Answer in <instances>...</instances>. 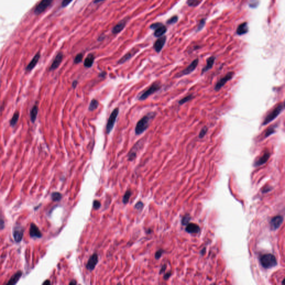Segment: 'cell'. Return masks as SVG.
<instances>
[{"instance_id": "1", "label": "cell", "mask_w": 285, "mask_h": 285, "mask_svg": "<svg viewBox=\"0 0 285 285\" xmlns=\"http://www.w3.org/2000/svg\"><path fill=\"white\" fill-rule=\"evenodd\" d=\"M154 117V114H148V115L143 116L137 123L135 127V134L136 135H140L146 130L149 125L150 120Z\"/></svg>"}, {"instance_id": "2", "label": "cell", "mask_w": 285, "mask_h": 285, "mask_svg": "<svg viewBox=\"0 0 285 285\" xmlns=\"http://www.w3.org/2000/svg\"><path fill=\"white\" fill-rule=\"evenodd\" d=\"M284 109H285V103L284 102H282L275 108L268 115H267L262 123V125L265 126L267 125L268 124H269L271 121H274L276 118H277L280 114H281V113L284 110Z\"/></svg>"}, {"instance_id": "3", "label": "cell", "mask_w": 285, "mask_h": 285, "mask_svg": "<svg viewBox=\"0 0 285 285\" xmlns=\"http://www.w3.org/2000/svg\"><path fill=\"white\" fill-rule=\"evenodd\" d=\"M260 261L262 266L265 268H271L277 265L275 256L272 254H266L262 256Z\"/></svg>"}, {"instance_id": "4", "label": "cell", "mask_w": 285, "mask_h": 285, "mask_svg": "<svg viewBox=\"0 0 285 285\" xmlns=\"http://www.w3.org/2000/svg\"><path fill=\"white\" fill-rule=\"evenodd\" d=\"M161 88H162V86L160 85V83L155 82L154 83H153V84L150 85V86L146 90H145L144 92H143L139 96L138 99H139V100H141V101L145 100L149 96L153 94L154 93H156L157 91L160 90Z\"/></svg>"}, {"instance_id": "5", "label": "cell", "mask_w": 285, "mask_h": 285, "mask_svg": "<svg viewBox=\"0 0 285 285\" xmlns=\"http://www.w3.org/2000/svg\"><path fill=\"white\" fill-rule=\"evenodd\" d=\"M119 110L118 108H115L110 114L106 126V132L108 134H110V132L114 128L117 116L119 114Z\"/></svg>"}, {"instance_id": "6", "label": "cell", "mask_w": 285, "mask_h": 285, "mask_svg": "<svg viewBox=\"0 0 285 285\" xmlns=\"http://www.w3.org/2000/svg\"><path fill=\"white\" fill-rule=\"evenodd\" d=\"M54 0H41L34 9V14L40 15L48 9L52 4Z\"/></svg>"}, {"instance_id": "7", "label": "cell", "mask_w": 285, "mask_h": 285, "mask_svg": "<svg viewBox=\"0 0 285 285\" xmlns=\"http://www.w3.org/2000/svg\"><path fill=\"white\" fill-rule=\"evenodd\" d=\"M198 63H199L198 59H195L185 69H184L183 70H182V71H181L180 73H179L177 75L176 77L177 78H180V77L185 76V75L190 74L195 70V69L197 68V66L198 65Z\"/></svg>"}, {"instance_id": "8", "label": "cell", "mask_w": 285, "mask_h": 285, "mask_svg": "<svg viewBox=\"0 0 285 285\" xmlns=\"http://www.w3.org/2000/svg\"><path fill=\"white\" fill-rule=\"evenodd\" d=\"M234 75H235L234 72L233 71L228 72L225 76H223V78H222L218 80L216 83L215 87V91H218L221 88H222L228 81H229L233 78Z\"/></svg>"}, {"instance_id": "9", "label": "cell", "mask_w": 285, "mask_h": 285, "mask_svg": "<svg viewBox=\"0 0 285 285\" xmlns=\"http://www.w3.org/2000/svg\"><path fill=\"white\" fill-rule=\"evenodd\" d=\"M143 141H143L142 140H139L131 149V150H130L128 155V160L129 161H133V160L135 159V158L136 156V154H137V152L140 149V148L141 146H143Z\"/></svg>"}, {"instance_id": "10", "label": "cell", "mask_w": 285, "mask_h": 285, "mask_svg": "<svg viewBox=\"0 0 285 285\" xmlns=\"http://www.w3.org/2000/svg\"><path fill=\"white\" fill-rule=\"evenodd\" d=\"M284 220L283 217L281 215H277L271 219L270 222L271 228L273 230H276L281 225Z\"/></svg>"}, {"instance_id": "11", "label": "cell", "mask_w": 285, "mask_h": 285, "mask_svg": "<svg viewBox=\"0 0 285 285\" xmlns=\"http://www.w3.org/2000/svg\"><path fill=\"white\" fill-rule=\"evenodd\" d=\"M166 40H167L166 36H163L162 37H159L155 41L154 44V49L156 52L159 53L162 51L165 45Z\"/></svg>"}, {"instance_id": "12", "label": "cell", "mask_w": 285, "mask_h": 285, "mask_svg": "<svg viewBox=\"0 0 285 285\" xmlns=\"http://www.w3.org/2000/svg\"><path fill=\"white\" fill-rule=\"evenodd\" d=\"M98 262V256L96 253H94L91 256L88 260L87 265L86 266V268L90 271L94 270L95 266Z\"/></svg>"}, {"instance_id": "13", "label": "cell", "mask_w": 285, "mask_h": 285, "mask_svg": "<svg viewBox=\"0 0 285 285\" xmlns=\"http://www.w3.org/2000/svg\"><path fill=\"white\" fill-rule=\"evenodd\" d=\"M270 155V152L268 151H266L263 154V155L261 156L258 160L256 161L253 164V166L255 167H260L261 165H263L269 159Z\"/></svg>"}, {"instance_id": "14", "label": "cell", "mask_w": 285, "mask_h": 285, "mask_svg": "<svg viewBox=\"0 0 285 285\" xmlns=\"http://www.w3.org/2000/svg\"><path fill=\"white\" fill-rule=\"evenodd\" d=\"M62 59H63V54L62 52H59L58 53L57 55L56 56V57L54 59V60L53 61L52 64L51 65L50 67V71H52V70H55L59 67V66H60L62 61Z\"/></svg>"}, {"instance_id": "15", "label": "cell", "mask_w": 285, "mask_h": 285, "mask_svg": "<svg viewBox=\"0 0 285 285\" xmlns=\"http://www.w3.org/2000/svg\"><path fill=\"white\" fill-rule=\"evenodd\" d=\"M30 235L32 238H40L42 237V233L37 226L34 223H31L30 225Z\"/></svg>"}, {"instance_id": "16", "label": "cell", "mask_w": 285, "mask_h": 285, "mask_svg": "<svg viewBox=\"0 0 285 285\" xmlns=\"http://www.w3.org/2000/svg\"><path fill=\"white\" fill-rule=\"evenodd\" d=\"M215 57L213 56H210L209 58L207 59V64H206L205 66L202 69V72H201V75H203L204 74H205L206 72H207L208 71L210 70L213 67L214 64H215Z\"/></svg>"}, {"instance_id": "17", "label": "cell", "mask_w": 285, "mask_h": 285, "mask_svg": "<svg viewBox=\"0 0 285 285\" xmlns=\"http://www.w3.org/2000/svg\"><path fill=\"white\" fill-rule=\"evenodd\" d=\"M126 24V21L125 19L120 21L113 27L111 30L112 33L114 34H117L118 33H120V32L124 29Z\"/></svg>"}, {"instance_id": "18", "label": "cell", "mask_w": 285, "mask_h": 285, "mask_svg": "<svg viewBox=\"0 0 285 285\" xmlns=\"http://www.w3.org/2000/svg\"><path fill=\"white\" fill-rule=\"evenodd\" d=\"M40 58V54L39 52H37L33 57V59L30 61V63L27 66V67H26V70L27 71H30L32 70L35 67V66L38 63Z\"/></svg>"}, {"instance_id": "19", "label": "cell", "mask_w": 285, "mask_h": 285, "mask_svg": "<svg viewBox=\"0 0 285 285\" xmlns=\"http://www.w3.org/2000/svg\"><path fill=\"white\" fill-rule=\"evenodd\" d=\"M24 230L20 227L15 228L14 232V238L16 242H20L22 240L24 235Z\"/></svg>"}, {"instance_id": "20", "label": "cell", "mask_w": 285, "mask_h": 285, "mask_svg": "<svg viewBox=\"0 0 285 285\" xmlns=\"http://www.w3.org/2000/svg\"><path fill=\"white\" fill-rule=\"evenodd\" d=\"M248 26L247 22H243L238 26L236 30L237 34L238 35H245L248 32Z\"/></svg>"}, {"instance_id": "21", "label": "cell", "mask_w": 285, "mask_h": 285, "mask_svg": "<svg viewBox=\"0 0 285 285\" xmlns=\"http://www.w3.org/2000/svg\"><path fill=\"white\" fill-rule=\"evenodd\" d=\"M154 30L155 31H154V35L155 37H160L165 34L167 31V29L165 26L162 24Z\"/></svg>"}, {"instance_id": "22", "label": "cell", "mask_w": 285, "mask_h": 285, "mask_svg": "<svg viewBox=\"0 0 285 285\" xmlns=\"http://www.w3.org/2000/svg\"><path fill=\"white\" fill-rule=\"evenodd\" d=\"M136 52H138V51L136 50V49H133V50H131L129 52H128L126 54H125L123 57H121L119 61H118V63L119 64L124 63L126 61L129 60L130 58H131L134 55H135Z\"/></svg>"}, {"instance_id": "23", "label": "cell", "mask_w": 285, "mask_h": 285, "mask_svg": "<svg viewBox=\"0 0 285 285\" xmlns=\"http://www.w3.org/2000/svg\"><path fill=\"white\" fill-rule=\"evenodd\" d=\"M185 230L190 233H197L200 232V228L195 223H190L187 226Z\"/></svg>"}, {"instance_id": "24", "label": "cell", "mask_w": 285, "mask_h": 285, "mask_svg": "<svg viewBox=\"0 0 285 285\" xmlns=\"http://www.w3.org/2000/svg\"><path fill=\"white\" fill-rule=\"evenodd\" d=\"M22 272L21 271H18L15 274L12 276V277L9 281V282L7 283V285H15L16 284L17 282L20 280L21 276H22Z\"/></svg>"}, {"instance_id": "25", "label": "cell", "mask_w": 285, "mask_h": 285, "mask_svg": "<svg viewBox=\"0 0 285 285\" xmlns=\"http://www.w3.org/2000/svg\"><path fill=\"white\" fill-rule=\"evenodd\" d=\"M94 60H95V56L93 54H90L88 55V56L86 57V59L84 60V65L86 67H88V68L91 67L93 65Z\"/></svg>"}, {"instance_id": "26", "label": "cell", "mask_w": 285, "mask_h": 285, "mask_svg": "<svg viewBox=\"0 0 285 285\" xmlns=\"http://www.w3.org/2000/svg\"><path fill=\"white\" fill-rule=\"evenodd\" d=\"M38 106L35 105L32 107L31 110L30 111V118L32 123H34L36 119L37 115L38 114Z\"/></svg>"}, {"instance_id": "27", "label": "cell", "mask_w": 285, "mask_h": 285, "mask_svg": "<svg viewBox=\"0 0 285 285\" xmlns=\"http://www.w3.org/2000/svg\"><path fill=\"white\" fill-rule=\"evenodd\" d=\"M277 128V125H272L270 126L266 131L265 135H264V139L268 138L270 135H272L275 134L276 133V129Z\"/></svg>"}, {"instance_id": "28", "label": "cell", "mask_w": 285, "mask_h": 285, "mask_svg": "<svg viewBox=\"0 0 285 285\" xmlns=\"http://www.w3.org/2000/svg\"><path fill=\"white\" fill-rule=\"evenodd\" d=\"M19 116H20L19 112H18V111L16 112L13 115V116L12 117V119L10 120V125L12 126H15L16 124L17 121L19 120Z\"/></svg>"}, {"instance_id": "29", "label": "cell", "mask_w": 285, "mask_h": 285, "mask_svg": "<svg viewBox=\"0 0 285 285\" xmlns=\"http://www.w3.org/2000/svg\"><path fill=\"white\" fill-rule=\"evenodd\" d=\"M194 98V96L193 94H190V95L186 96L184 98L182 99L179 101V104L180 105H183L186 103L190 101V100H192Z\"/></svg>"}, {"instance_id": "30", "label": "cell", "mask_w": 285, "mask_h": 285, "mask_svg": "<svg viewBox=\"0 0 285 285\" xmlns=\"http://www.w3.org/2000/svg\"><path fill=\"white\" fill-rule=\"evenodd\" d=\"M99 106V102L98 100L93 99L90 102V105L89 106V110L90 111H93L98 108Z\"/></svg>"}, {"instance_id": "31", "label": "cell", "mask_w": 285, "mask_h": 285, "mask_svg": "<svg viewBox=\"0 0 285 285\" xmlns=\"http://www.w3.org/2000/svg\"><path fill=\"white\" fill-rule=\"evenodd\" d=\"M51 198L54 202H58L61 200L62 195L59 192H54L51 194Z\"/></svg>"}, {"instance_id": "32", "label": "cell", "mask_w": 285, "mask_h": 285, "mask_svg": "<svg viewBox=\"0 0 285 285\" xmlns=\"http://www.w3.org/2000/svg\"><path fill=\"white\" fill-rule=\"evenodd\" d=\"M131 195V191L130 190H126L125 195H124L123 198V202L124 204H126L128 203Z\"/></svg>"}, {"instance_id": "33", "label": "cell", "mask_w": 285, "mask_h": 285, "mask_svg": "<svg viewBox=\"0 0 285 285\" xmlns=\"http://www.w3.org/2000/svg\"><path fill=\"white\" fill-rule=\"evenodd\" d=\"M208 130V128L207 127V126H204L201 130H200V132L199 133V135H198V137L200 139H202L203 138L205 135L207 134V131Z\"/></svg>"}, {"instance_id": "34", "label": "cell", "mask_w": 285, "mask_h": 285, "mask_svg": "<svg viewBox=\"0 0 285 285\" xmlns=\"http://www.w3.org/2000/svg\"><path fill=\"white\" fill-rule=\"evenodd\" d=\"M200 0H188L187 4L190 7H195L200 4Z\"/></svg>"}, {"instance_id": "35", "label": "cell", "mask_w": 285, "mask_h": 285, "mask_svg": "<svg viewBox=\"0 0 285 285\" xmlns=\"http://www.w3.org/2000/svg\"><path fill=\"white\" fill-rule=\"evenodd\" d=\"M178 16H172L169 19L167 20V24H168V25L174 24H175L178 21Z\"/></svg>"}, {"instance_id": "36", "label": "cell", "mask_w": 285, "mask_h": 285, "mask_svg": "<svg viewBox=\"0 0 285 285\" xmlns=\"http://www.w3.org/2000/svg\"><path fill=\"white\" fill-rule=\"evenodd\" d=\"M83 54L82 53H80L79 54L76 55L75 56V59H74V64H79L83 60Z\"/></svg>"}, {"instance_id": "37", "label": "cell", "mask_w": 285, "mask_h": 285, "mask_svg": "<svg viewBox=\"0 0 285 285\" xmlns=\"http://www.w3.org/2000/svg\"><path fill=\"white\" fill-rule=\"evenodd\" d=\"M205 24V19H202L200 20V22L199 24V25L197 27V32H198L200 31V30H202Z\"/></svg>"}, {"instance_id": "38", "label": "cell", "mask_w": 285, "mask_h": 285, "mask_svg": "<svg viewBox=\"0 0 285 285\" xmlns=\"http://www.w3.org/2000/svg\"><path fill=\"white\" fill-rule=\"evenodd\" d=\"M135 208H136L137 210H141L143 209V208L144 207V204L143 202H141V201L140 202H138L136 205H135Z\"/></svg>"}, {"instance_id": "39", "label": "cell", "mask_w": 285, "mask_h": 285, "mask_svg": "<svg viewBox=\"0 0 285 285\" xmlns=\"http://www.w3.org/2000/svg\"><path fill=\"white\" fill-rule=\"evenodd\" d=\"M101 206V203L99 200H95L94 201V203H93V208L95 209V210H98Z\"/></svg>"}, {"instance_id": "40", "label": "cell", "mask_w": 285, "mask_h": 285, "mask_svg": "<svg viewBox=\"0 0 285 285\" xmlns=\"http://www.w3.org/2000/svg\"><path fill=\"white\" fill-rule=\"evenodd\" d=\"M73 0H62L61 3V6L62 7H65L67 6Z\"/></svg>"}, {"instance_id": "41", "label": "cell", "mask_w": 285, "mask_h": 285, "mask_svg": "<svg viewBox=\"0 0 285 285\" xmlns=\"http://www.w3.org/2000/svg\"><path fill=\"white\" fill-rule=\"evenodd\" d=\"M258 5V1L257 0H252L250 4V6L252 8H254V7H256Z\"/></svg>"}, {"instance_id": "42", "label": "cell", "mask_w": 285, "mask_h": 285, "mask_svg": "<svg viewBox=\"0 0 285 285\" xmlns=\"http://www.w3.org/2000/svg\"><path fill=\"white\" fill-rule=\"evenodd\" d=\"M162 24L160 23V22H156V23H154V24H153L150 25V29H152V30H155L158 27H159Z\"/></svg>"}, {"instance_id": "43", "label": "cell", "mask_w": 285, "mask_h": 285, "mask_svg": "<svg viewBox=\"0 0 285 285\" xmlns=\"http://www.w3.org/2000/svg\"><path fill=\"white\" fill-rule=\"evenodd\" d=\"M163 251L162 250H160L158 251H157V252H156L155 253V258H156V260H158V259H159V258H160V257L162 256V254H163Z\"/></svg>"}, {"instance_id": "44", "label": "cell", "mask_w": 285, "mask_h": 285, "mask_svg": "<svg viewBox=\"0 0 285 285\" xmlns=\"http://www.w3.org/2000/svg\"><path fill=\"white\" fill-rule=\"evenodd\" d=\"M188 215H186V217H184V218H183V220H182V223H183V225H185V224L188 223V221L190 220V217H188Z\"/></svg>"}, {"instance_id": "45", "label": "cell", "mask_w": 285, "mask_h": 285, "mask_svg": "<svg viewBox=\"0 0 285 285\" xmlns=\"http://www.w3.org/2000/svg\"><path fill=\"white\" fill-rule=\"evenodd\" d=\"M5 227V222L3 220H0V230H3Z\"/></svg>"}, {"instance_id": "46", "label": "cell", "mask_w": 285, "mask_h": 285, "mask_svg": "<svg viewBox=\"0 0 285 285\" xmlns=\"http://www.w3.org/2000/svg\"><path fill=\"white\" fill-rule=\"evenodd\" d=\"M78 85V81H74L73 83V84H72V86L73 88H75L76 86Z\"/></svg>"}, {"instance_id": "47", "label": "cell", "mask_w": 285, "mask_h": 285, "mask_svg": "<svg viewBox=\"0 0 285 285\" xmlns=\"http://www.w3.org/2000/svg\"><path fill=\"white\" fill-rule=\"evenodd\" d=\"M170 273H168V274H165V275H164V279L165 280H167V279H168V278H169V277H170Z\"/></svg>"}, {"instance_id": "48", "label": "cell", "mask_w": 285, "mask_h": 285, "mask_svg": "<svg viewBox=\"0 0 285 285\" xmlns=\"http://www.w3.org/2000/svg\"><path fill=\"white\" fill-rule=\"evenodd\" d=\"M105 1V0H94V3L95 4H96L100 3V2H103V1Z\"/></svg>"}, {"instance_id": "49", "label": "cell", "mask_w": 285, "mask_h": 285, "mask_svg": "<svg viewBox=\"0 0 285 285\" xmlns=\"http://www.w3.org/2000/svg\"><path fill=\"white\" fill-rule=\"evenodd\" d=\"M165 269H166V266L164 265V266H163V267H162V269H161V270L160 271V274H161V273H162V272H163L165 270Z\"/></svg>"}, {"instance_id": "50", "label": "cell", "mask_w": 285, "mask_h": 285, "mask_svg": "<svg viewBox=\"0 0 285 285\" xmlns=\"http://www.w3.org/2000/svg\"><path fill=\"white\" fill-rule=\"evenodd\" d=\"M50 281L49 280H46L43 283V285H50Z\"/></svg>"}, {"instance_id": "51", "label": "cell", "mask_w": 285, "mask_h": 285, "mask_svg": "<svg viewBox=\"0 0 285 285\" xmlns=\"http://www.w3.org/2000/svg\"><path fill=\"white\" fill-rule=\"evenodd\" d=\"M105 75H106V74H105V73H100L99 76L102 77V78H104Z\"/></svg>"}, {"instance_id": "52", "label": "cell", "mask_w": 285, "mask_h": 285, "mask_svg": "<svg viewBox=\"0 0 285 285\" xmlns=\"http://www.w3.org/2000/svg\"><path fill=\"white\" fill-rule=\"evenodd\" d=\"M72 284H74V285H76V282L75 280H73L71 282H70V285H72Z\"/></svg>"}]
</instances>
